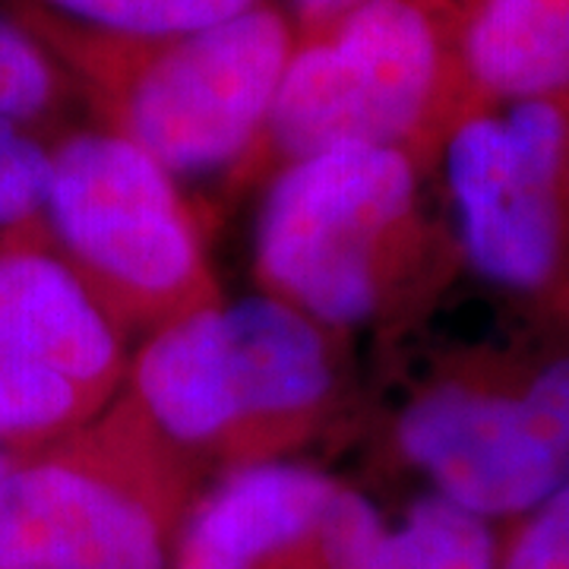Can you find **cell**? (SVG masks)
Here are the masks:
<instances>
[{"mask_svg":"<svg viewBox=\"0 0 569 569\" xmlns=\"http://www.w3.org/2000/svg\"><path fill=\"white\" fill-rule=\"evenodd\" d=\"M29 29L58 51L114 121L174 178L212 174L260 142L298 36L282 10L178 39H114L32 10Z\"/></svg>","mask_w":569,"mask_h":569,"instance_id":"obj_1","label":"cell"},{"mask_svg":"<svg viewBox=\"0 0 569 569\" xmlns=\"http://www.w3.org/2000/svg\"><path fill=\"white\" fill-rule=\"evenodd\" d=\"M466 0H367L298 39L260 142L284 164L339 146H399L475 102L459 58Z\"/></svg>","mask_w":569,"mask_h":569,"instance_id":"obj_2","label":"cell"},{"mask_svg":"<svg viewBox=\"0 0 569 569\" xmlns=\"http://www.w3.org/2000/svg\"><path fill=\"white\" fill-rule=\"evenodd\" d=\"M418 171L399 146H339L295 159L266 193L253 263L266 295L313 323H367L396 238L415 222Z\"/></svg>","mask_w":569,"mask_h":569,"instance_id":"obj_3","label":"cell"},{"mask_svg":"<svg viewBox=\"0 0 569 569\" xmlns=\"http://www.w3.org/2000/svg\"><path fill=\"white\" fill-rule=\"evenodd\" d=\"M48 156L44 228L108 313L123 307L168 323L212 305L181 190L146 149L114 130H86Z\"/></svg>","mask_w":569,"mask_h":569,"instance_id":"obj_4","label":"cell"},{"mask_svg":"<svg viewBox=\"0 0 569 569\" xmlns=\"http://www.w3.org/2000/svg\"><path fill=\"white\" fill-rule=\"evenodd\" d=\"M569 99L475 102L443 133V174L466 263L538 295L567 260Z\"/></svg>","mask_w":569,"mask_h":569,"instance_id":"obj_5","label":"cell"},{"mask_svg":"<svg viewBox=\"0 0 569 569\" xmlns=\"http://www.w3.org/2000/svg\"><path fill=\"white\" fill-rule=\"evenodd\" d=\"M396 443L456 507L488 522L526 519L569 485V355L522 383L421 389L396 421Z\"/></svg>","mask_w":569,"mask_h":569,"instance_id":"obj_6","label":"cell"},{"mask_svg":"<svg viewBox=\"0 0 569 569\" xmlns=\"http://www.w3.org/2000/svg\"><path fill=\"white\" fill-rule=\"evenodd\" d=\"M111 313L39 238L0 244V447L61 437L121 380Z\"/></svg>","mask_w":569,"mask_h":569,"instance_id":"obj_7","label":"cell"},{"mask_svg":"<svg viewBox=\"0 0 569 569\" xmlns=\"http://www.w3.org/2000/svg\"><path fill=\"white\" fill-rule=\"evenodd\" d=\"M0 569H171V503L77 449L17 462L0 488Z\"/></svg>","mask_w":569,"mask_h":569,"instance_id":"obj_8","label":"cell"},{"mask_svg":"<svg viewBox=\"0 0 569 569\" xmlns=\"http://www.w3.org/2000/svg\"><path fill=\"white\" fill-rule=\"evenodd\" d=\"M339 481L310 466L253 462L187 509L171 569H269L317 531Z\"/></svg>","mask_w":569,"mask_h":569,"instance_id":"obj_9","label":"cell"},{"mask_svg":"<svg viewBox=\"0 0 569 569\" xmlns=\"http://www.w3.org/2000/svg\"><path fill=\"white\" fill-rule=\"evenodd\" d=\"M320 569H500L493 522L425 490L399 522L351 488H336L313 531Z\"/></svg>","mask_w":569,"mask_h":569,"instance_id":"obj_10","label":"cell"},{"mask_svg":"<svg viewBox=\"0 0 569 569\" xmlns=\"http://www.w3.org/2000/svg\"><path fill=\"white\" fill-rule=\"evenodd\" d=\"M244 430L305 425L332 392V358L320 326L272 295L219 305Z\"/></svg>","mask_w":569,"mask_h":569,"instance_id":"obj_11","label":"cell"},{"mask_svg":"<svg viewBox=\"0 0 569 569\" xmlns=\"http://www.w3.org/2000/svg\"><path fill=\"white\" fill-rule=\"evenodd\" d=\"M133 392L152 425L181 447L244 437L216 301L162 323L133 361Z\"/></svg>","mask_w":569,"mask_h":569,"instance_id":"obj_12","label":"cell"},{"mask_svg":"<svg viewBox=\"0 0 569 569\" xmlns=\"http://www.w3.org/2000/svg\"><path fill=\"white\" fill-rule=\"evenodd\" d=\"M459 58L481 102L569 99V0H466Z\"/></svg>","mask_w":569,"mask_h":569,"instance_id":"obj_13","label":"cell"},{"mask_svg":"<svg viewBox=\"0 0 569 569\" xmlns=\"http://www.w3.org/2000/svg\"><path fill=\"white\" fill-rule=\"evenodd\" d=\"M41 13L114 39H178L260 7V0H36Z\"/></svg>","mask_w":569,"mask_h":569,"instance_id":"obj_14","label":"cell"},{"mask_svg":"<svg viewBox=\"0 0 569 569\" xmlns=\"http://www.w3.org/2000/svg\"><path fill=\"white\" fill-rule=\"evenodd\" d=\"M51 156L20 123L0 121V244L41 238Z\"/></svg>","mask_w":569,"mask_h":569,"instance_id":"obj_15","label":"cell"},{"mask_svg":"<svg viewBox=\"0 0 569 569\" xmlns=\"http://www.w3.org/2000/svg\"><path fill=\"white\" fill-rule=\"evenodd\" d=\"M61 73L29 29L0 17V121L29 123L54 104Z\"/></svg>","mask_w":569,"mask_h":569,"instance_id":"obj_16","label":"cell"},{"mask_svg":"<svg viewBox=\"0 0 569 569\" xmlns=\"http://www.w3.org/2000/svg\"><path fill=\"white\" fill-rule=\"evenodd\" d=\"M500 569H569V485L519 519L503 545Z\"/></svg>","mask_w":569,"mask_h":569,"instance_id":"obj_17","label":"cell"},{"mask_svg":"<svg viewBox=\"0 0 569 569\" xmlns=\"http://www.w3.org/2000/svg\"><path fill=\"white\" fill-rule=\"evenodd\" d=\"M367 0H291V10L301 22V39L313 36L326 29L329 22H336L339 17L351 13L355 7H361Z\"/></svg>","mask_w":569,"mask_h":569,"instance_id":"obj_18","label":"cell"},{"mask_svg":"<svg viewBox=\"0 0 569 569\" xmlns=\"http://www.w3.org/2000/svg\"><path fill=\"white\" fill-rule=\"evenodd\" d=\"M13 466H17V459L7 452V449L0 447V488H3V481L10 478V471H13Z\"/></svg>","mask_w":569,"mask_h":569,"instance_id":"obj_19","label":"cell"},{"mask_svg":"<svg viewBox=\"0 0 569 569\" xmlns=\"http://www.w3.org/2000/svg\"><path fill=\"white\" fill-rule=\"evenodd\" d=\"M567 187H569V168H567Z\"/></svg>","mask_w":569,"mask_h":569,"instance_id":"obj_20","label":"cell"}]
</instances>
